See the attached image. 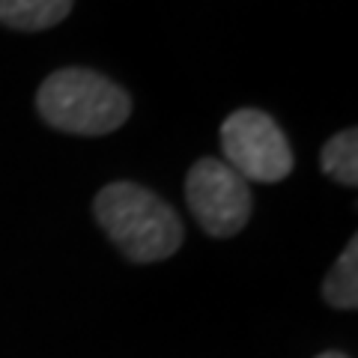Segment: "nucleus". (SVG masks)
I'll return each mask as SVG.
<instances>
[{
    "label": "nucleus",
    "mask_w": 358,
    "mask_h": 358,
    "mask_svg": "<svg viewBox=\"0 0 358 358\" xmlns=\"http://www.w3.org/2000/svg\"><path fill=\"white\" fill-rule=\"evenodd\" d=\"M188 209L209 236L227 239L251 218V185L221 159H200L185 179Z\"/></svg>",
    "instance_id": "obj_4"
},
{
    "label": "nucleus",
    "mask_w": 358,
    "mask_h": 358,
    "mask_svg": "<svg viewBox=\"0 0 358 358\" xmlns=\"http://www.w3.org/2000/svg\"><path fill=\"white\" fill-rule=\"evenodd\" d=\"M320 167L326 171L334 182L341 185H358V134L355 129H343L320 152Z\"/></svg>",
    "instance_id": "obj_7"
},
{
    "label": "nucleus",
    "mask_w": 358,
    "mask_h": 358,
    "mask_svg": "<svg viewBox=\"0 0 358 358\" xmlns=\"http://www.w3.org/2000/svg\"><path fill=\"white\" fill-rule=\"evenodd\" d=\"M96 218L131 263H159L179 251L182 224L171 203L138 182H110L96 194Z\"/></svg>",
    "instance_id": "obj_1"
},
{
    "label": "nucleus",
    "mask_w": 358,
    "mask_h": 358,
    "mask_svg": "<svg viewBox=\"0 0 358 358\" xmlns=\"http://www.w3.org/2000/svg\"><path fill=\"white\" fill-rule=\"evenodd\" d=\"M322 299L338 310L358 308V239L352 236L322 281Z\"/></svg>",
    "instance_id": "obj_6"
},
{
    "label": "nucleus",
    "mask_w": 358,
    "mask_h": 358,
    "mask_svg": "<svg viewBox=\"0 0 358 358\" xmlns=\"http://www.w3.org/2000/svg\"><path fill=\"white\" fill-rule=\"evenodd\" d=\"M221 150L245 182H281L293 171V150L278 122L257 108H239L221 126Z\"/></svg>",
    "instance_id": "obj_3"
},
{
    "label": "nucleus",
    "mask_w": 358,
    "mask_h": 358,
    "mask_svg": "<svg viewBox=\"0 0 358 358\" xmlns=\"http://www.w3.org/2000/svg\"><path fill=\"white\" fill-rule=\"evenodd\" d=\"M36 108L48 126L69 134H108L129 120L131 99L122 87L93 69H60L45 78Z\"/></svg>",
    "instance_id": "obj_2"
},
{
    "label": "nucleus",
    "mask_w": 358,
    "mask_h": 358,
    "mask_svg": "<svg viewBox=\"0 0 358 358\" xmlns=\"http://www.w3.org/2000/svg\"><path fill=\"white\" fill-rule=\"evenodd\" d=\"M317 358H346L343 352H322V355H317Z\"/></svg>",
    "instance_id": "obj_8"
},
{
    "label": "nucleus",
    "mask_w": 358,
    "mask_h": 358,
    "mask_svg": "<svg viewBox=\"0 0 358 358\" xmlns=\"http://www.w3.org/2000/svg\"><path fill=\"white\" fill-rule=\"evenodd\" d=\"M72 0H0V21L13 30H48L69 15Z\"/></svg>",
    "instance_id": "obj_5"
}]
</instances>
